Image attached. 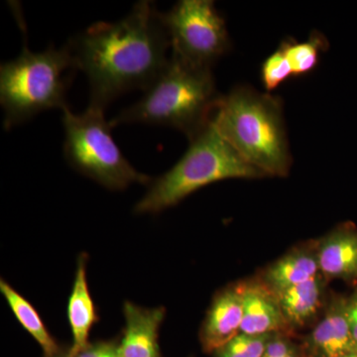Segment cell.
I'll return each instance as SVG.
<instances>
[{"instance_id": "1", "label": "cell", "mask_w": 357, "mask_h": 357, "mask_svg": "<svg viewBox=\"0 0 357 357\" xmlns=\"http://www.w3.org/2000/svg\"><path fill=\"white\" fill-rule=\"evenodd\" d=\"M67 45L77 70L88 77L89 105L102 110L128 91H146L170 60L162 13L148 0L121 20L89 26Z\"/></svg>"}, {"instance_id": "2", "label": "cell", "mask_w": 357, "mask_h": 357, "mask_svg": "<svg viewBox=\"0 0 357 357\" xmlns=\"http://www.w3.org/2000/svg\"><path fill=\"white\" fill-rule=\"evenodd\" d=\"M213 123L223 138L265 177H286L292 166L283 100L249 86L222 96Z\"/></svg>"}, {"instance_id": "3", "label": "cell", "mask_w": 357, "mask_h": 357, "mask_svg": "<svg viewBox=\"0 0 357 357\" xmlns=\"http://www.w3.org/2000/svg\"><path fill=\"white\" fill-rule=\"evenodd\" d=\"M223 95L210 68L197 67L176 56L138 102L110 119L121 124H146L176 129L192 140L213 121Z\"/></svg>"}, {"instance_id": "4", "label": "cell", "mask_w": 357, "mask_h": 357, "mask_svg": "<svg viewBox=\"0 0 357 357\" xmlns=\"http://www.w3.org/2000/svg\"><path fill=\"white\" fill-rule=\"evenodd\" d=\"M67 44L32 52L27 44L17 58L0 66V105L6 130L41 112L69 107L68 91L77 72Z\"/></svg>"}, {"instance_id": "5", "label": "cell", "mask_w": 357, "mask_h": 357, "mask_svg": "<svg viewBox=\"0 0 357 357\" xmlns=\"http://www.w3.org/2000/svg\"><path fill=\"white\" fill-rule=\"evenodd\" d=\"M182 158L160 177L151 180L149 189L136 204L137 215H156L172 208L202 188L231 178H264L248 164L218 132L213 121L189 141Z\"/></svg>"}, {"instance_id": "6", "label": "cell", "mask_w": 357, "mask_h": 357, "mask_svg": "<svg viewBox=\"0 0 357 357\" xmlns=\"http://www.w3.org/2000/svg\"><path fill=\"white\" fill-rule=\"evenodd\" d=\"M62 112L65 158L74 170L112 191L136 183L149 185L151 178L138 172L115 143L105 110L89 105L82 114H74L70 107Z\"/></svg>"}, {"instance_id": "7", "label": "cell", "mask_w": 357, "mask_h": 357, "mask_svg": "<svg viewBox=\"0 0 357 357\" xmlns=\"http://www.w3.org/2000/svg\"><path fill=\"white\" fill-rule=\"evenodd\" d=\"M162 20L172 55L189 64L211 69L231 49L227 22L211 0H181Z\"/></svg>"}, {"instance_id": "8", "label": "cell", "mask_w": 357, "mask_h": 357, "mask_svg": "<svg viewBox=\"0 0 357 357\" xmlns=\"http://www.w3.org/2000/svg\"><path fill=\"white\" fill-rule=\"evenodd\" d=\"M123 314L126 328L119 340V357H162L158 340L165 307H144L126 301Z\"/></svg>"}, {"instance_id": "9", "label": "cell", "mask_w": 357, "mask_h": 357, "mask_svg": "<svg viewBox=\"0 0 357 357\" xmlns=\"http://www.w3.org/2000/svg\"><path fill=\"white\" fill-rule=\"evenodd\" d=\"M243 318L241 287L227 288L213 298L203 326L202 347L206 352H213L241 333Z\"/></svg>"}, {"instance_id": "10", "label": "cell", "mask_w": 357, "mask_h": 357, "mask_svg": "<svg viewBox=\"0 0 357 357\" xmlns=\"http://www.w3.org/2000/svg\"><path fill=\"white\" fill-rule=\"evenodd\" d=\"M86 261L88 256L82 253L77 259L76 276L68 304V319L73 335L69 354L72 357H77L88 347L89 333L98 321L95 304L89 290Z\"/></svg>"}, {"instance_id": "11", "label": "cell", "mask_w": 357, "mask_h": 357, "mask_svg": "<svg viewBox=\"0 0 357 357\" xmlns=\"http://www.w3.org/2000/svg\"><path fill=\"white\" fill-rule=\"evenodd\" d=\"M307 342L316 357H344L357 351V344L345 314V300H338L332 305L325 318L312 331Z\"/></svg>"}, {"instance_id": "12", "label": "cell", "mask_w": 357, "mask_h": 357, "mask_svg": "<svg viewBox=\"0 0 357 357\" xmlns=\"http://www.w3.org/2000/svg\"><path fill=\"white\" fill-rule=\"evenodd\" d=\"M319 269L326 276L357 280V229L338 227L321 241L318 251Z\"/></svg>"}, {"instance_id": "13", "label": "cell", "mask_w": 357, "mask_h": 357, "mask_svg": "<svg viewBox=\"0 0 357 357\" xmlns=\"http://www.w3.org/2000/svg\"><path fill=\"white\" fill-rule=\"evenodd\" d=\"M243 300V318L241 333L269 335L286 325L276 296L256 285L241 286Z\"/></svg>"}, {"instance_id": "14", "label": "cell", "mask_w": 357, "mask_h": 357, "mask_svg": "<svg viewBox=\"0 0 357 357\" xmlns=\"http://www.w3.org/2000/svg\"><path fill=\"white\" fill-rule=\"evenodd\" d=\"M317 252L297 250L273 263L264 275L265 283L274 295L314 278L319 272Z\"/></svg>"}, {"instance_id": "15", "label": "cell", "mask_w": 357, "mask_h": 357, "mask_svg": "<svg viewBox=\"0 0 357 357\" xmlns=\"http://www.w3.org/2000/svg\"><path fill=\"white\" fill-rule=\"evenodd\" d=\"M321 278H314L276 294L286 324L302 326L318 311L321 304Z\"/></svg>"}, {"instance_id": "16", "label": "cell", "mask_w": 357, "mask_h": 357, "mask_svg": "<svg viewBox=\"0 0 357 357\" xmlns=\"http://www.w3.org/2000/svg\"><path fill=\"white\" fill-rule=\"evenodd\" d=\"M0 291L3 294L7 304L13 310L14 316L20 321V325L42 347L45 357L55 356L63 351L55 338L52 337L48 328L45 326L43 319L29 301L26 300L6 281L0 282Z\"/></svg>"}, {"instance_id": "17", "label": "cell", "mask_w": 357, "mask_h": 357, "mask_svg": "<svg viewBox=\"0 0 357 357\" xmlns=\"http://www.w3.org/2000/svg\"><path fill=\"white\" fill-rule=\"evenodd\" d=\"M280 45L292 67L294 77H306L314 72L319 64L321 55L328 49L325 35L318 31H312L307 41L298 42L289 38Z\"/></svg>"}, {"instance_id": "18", "label": "cell", "mask_w": 357, "mask_h": 357, "mask_svg": "<svg viewBox=\"0 0 357 357\" xmlns=\"http://www.w3.org/2000/svg\"><path fill=\"white\" fill-rule=\"evenodd\" d=\"M291 77H293L292 67L280 45L276 51L265 59L260 69V79L265 93H273Z\"/></svg>"}, {"instance_id": "19", "label": "cell", "mask_w": 357, "mask_h": 357, "mask_svg": "<svg viewBox=\"0 0 357 357\" xmlns=\"http://www.w3.org/2000/svg\"><path fill=\"white\" fill-rule=\"evenodd\" d=\"M271 338V333L260 335L239 333L218 349L215 357H262Z\"/></svg>"}, {"instance_id": "20", "label": "cell", "mask_w": 357, "mask_h": 357, "mask_svg": "<svg viewBox=\"0 0 357 357\" xmlns=\"http://www.w3.org/2000/svg\"><path fill=\"white\" fill-rule=\"evenodd\" d=\"M119 340H98L89 342L77 357H119Z\"/></svg>"}, {"instance_id": "21", "label": "cell", "mask_w": 357, "mask_h": 357, "mask_svg": "<svg viewBox=\"0 0 357 357\" xmlns=\"http://www.w3.org/2000/svg\"><path fill=\"white\" fill-rule=\"evenodd\" d=\"M262 357H299V354L288 340L272 337Z\"/></svg>"}, {"instance_id": "22", "label": "cell", "mask_w": 357, "mask_h": 357, "mask_svg": "<svg viewBox=\"0 0 357 357\" xmlns=\"http://www.w3.org/2000/svg\"><path fill=\"white\" fill-rule=\"evenodd\" d=\"M345 314L357 344V289L349 299L345 300Z\"/></svg>"}, {"instance_id": "23", "label": "cell", "mask_w": 357, "mask_h": 357, "mask_svg": "<svg viewBox=\"0 0 357 357\" xmlns=\"http://www.w3.org/2000/svg\"><path fill=\"white\" fill-rule=\"evenodd\" d=\"M49 357H72V356H70L69 349H68L67 351H62L59 352V354H55V356H49Z\"/></svg>"}, {"instance_id": "24", "label": "cell", "mask_w": 357, "mask_h": 357, "mask_svg": "<svg viewBox=\"0 0 357 357\" xmlns=\"http://www.w3.org/2000/svg\"><path fill=\"white\" fill-rule=\"evenodd\" d=\"M344 357H357V351L351 352V354H347V356H345Z\"/></svg>"}]
</instances>
